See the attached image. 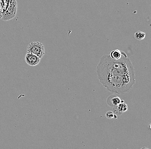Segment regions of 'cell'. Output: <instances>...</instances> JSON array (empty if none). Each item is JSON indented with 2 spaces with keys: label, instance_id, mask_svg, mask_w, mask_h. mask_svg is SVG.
<instances>
[{
  "label": "cell",
  "instance_id": "obj_1",
  "mask_svg": "<svg viewBox=\"0 0 151 149\" xmlns=\"http://www.w3.org/2000/svg\"><path fill=\"white\" fill-rule=\"evenodd\" d=\"M96 72L100 83L112 93H125L135 83L134 66L124 52L117 60L112 59L109 55H103L100 59Z\"/></svg>",
  "mask_w": 151,
  "mask_h": 149
},
{
  "label": "cell",
  "instance_id": "obj_2",
  "mask_svg": "<svg viewBox=\"0 0 151 149\" xmlns=\"http://www.w3.org/2000/svg\"><path fill=\"white\" fill-rule=\"evenodd\" d=\"M27 53L33 54L41 58L45 55V48L42 43L33 42L28 44L27 49Z\"/></svg>",
  "mask_w": 151,
  "mask_h": 149
},
{
  "label": "cell",
  "instance_id": "obj_3",
  "mask_svg": "<svg viewBox=\"0 0 151 149\" xmlns=\"http://www.w3.org/2000/svg\"><path fill=\"white\" fill-rule=\"evenodd\" d=\"M17 4L16 0H9V7L2 14V19L8 21L14 18L17 14Z\"/></svg>",
  "mask_w": 151,
  "mask_h": 149
},
{
  "label": "cell",
  "instance_id": "obj_4",
  "mask_svg": "<svg viewBox=\"0 0 151 149\" xmlns=\"http://www.w3.org/2000/svg\"><path fill=\"white\" fill-rule=\"evenodd\" d=\"M40 59L41 58L37 55L30 53L26 54L24 58L25 63L31 66H35L39 64L40 62Z\"/></svg>",
  "mask_w": 151,
  "mask_h": 149
},
{
  "label": "cell",
  "instance_id": "obj_5",
  "mask_svg": "<svg viewBox=\"0 0 151 149\" xmlns=\"http://www.w3.org/2000/svg\"><path fill=\"white\" fill-rule=\"evenodd\" d=\"M113 112L114 114L117 116H120L123 113L126 112L128 110L127 104L124 102V101L122 102L117 106L113 107Z\"/></svg>",
  "mask_w": 151,
  "mask_h": 149
},
{
  "label": "cell",
  "instance_id": "obj_6",
  "mask_svg": "<svg viewBox=\"0 0 151 149\" xmlns=\"http://www.w3.org/2000/svg\"><path fill=\"white\" fill-rule=\"evenodd\" d=\"M123 101V100L121 99L119 97L114 95H109L106 100L107 105L112 107L117 106Z\"/></svg>",
  "mask_w": 151,
  "mask_h": 149
},
{
  "label": "cell",
  "instance_id": "obj_7",
  "mask_svg": "<svg viewBox=\"0 0 151 149\" xmlns=\"http://www.w3.org/2000/svg\"><path fill=\"white\" fill-rule=\"evenodd\" d=\"M123 52V51H122L118 49H115L109 53V56L112 59L117 60L122 57Z\"/></svg>",
  "mask_w": 151,
  "mask_h": 149
},
{
  "label": "cell",
  "instance_id": "obj_8",
  "mask_svg": "<svg viewBox=\"0 0 151 149\" xmlns=\"http://www.w3.org/2000/svg\"><path fill=\"white\" fill-rule=\"evenodd\" d=\"M134 37L137 40H142L146 37V34L141 31H137L134 35Z\"/></svg>",
  "mask_w": 151,
  "mask_h": 149
},
{
  "label": "cell",
  "instance_id": "obj_9",
  "mask_svg": "<svg viewBox=\"0 0 151 149\" xmlns=\"http://www.w3.org/2000/svg\"><path fill=\"white\" fill-rule=\"evenodd\" d=\"M114 114L113 111H108L106 113L105 116L108 119H112L114 117Z\"/></svg>",
  "mask_w": 151,
  "mask_h": 149
},
{
  "label": "cell",
  "instance_id": "obj_10",
  "mask_svg": "<svg viewBox=\"0 0 151 149\" xmlns=\"http://www.w3.org/2000/svg\"><path fill=\"white\" fill-rule=\"evenodd\" d=\"M2 17V14L0 12V19H1Z\"/></svg>",
  "mask_w": 151,
  "mask_h": 149
}]
</instances>
